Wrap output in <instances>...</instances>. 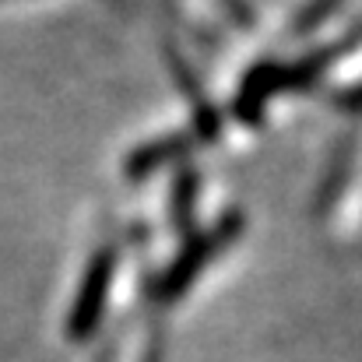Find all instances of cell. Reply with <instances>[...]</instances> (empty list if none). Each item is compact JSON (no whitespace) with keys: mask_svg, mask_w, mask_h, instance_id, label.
Here are the masks:
<instances>
[{"mask_svg":"<svg viewBox=\"0 0 362 362\" xmlns=\"http://www.w3.org/2000/svg\"><path fill=\"white\" fill-rule=\"evenodd\" d=\"M110 281H113V250H103L88 264L81 292L71 306V317H67V334L71 338H88L95 331V324L103 320L106 299H110Z\"/></svg>","mask_w":362,"mask_h":362,"instance_id":"obj_1","label":"cell"}]
</instances>
